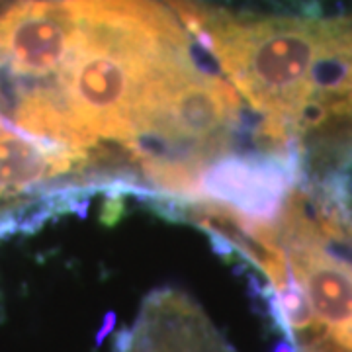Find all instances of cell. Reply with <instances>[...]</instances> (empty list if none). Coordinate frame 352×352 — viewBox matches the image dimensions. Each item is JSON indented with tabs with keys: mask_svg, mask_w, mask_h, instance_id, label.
<instances>
[{
	"mask_svg": "<svg viewBox=\"0 0 352 352\" xmlns=\"http://www.w3.org/2000/svg\"><path fill=\"white\" fill-rule=\"evenodd\" d=\"M76 32L53 92L92 151L138 131L157 85L192 63V39L155 0H71Z\"/></svg>",
	"mask_w": 352,
	"mask_h": 352,
	"instance_id": "cell-1",
	"label": "cell"
},
{
	"mask_svg": "<svg viewBox=\"0 0 352 352\" xmlns=\"http://www.w3.org/2000/svg\"><path fill=\"white\" fill-rule=\"evenodd\" d=\"M289 270L302 286L323 339L339 352H352V263L333 254L319 239L303 194L289 196L280 217Z\"/></svg>",
	"mask_w": 352,
	"mask_h": 352,
	"instance_id": "cell-3",
	"label": "cell"
},
{
	"mask_svg": "<svg viewBox=\"0 0 352 352\" xmlns=\"http://www.w3.org/2000/svg\"><path fill=\"white\" fill-rule=\"evenodd\" d=\"M292 163L284 157L223 153L204 168L198 184V200L249 223L270 226L292 184Z\"/></svg>",
	"mask_w": 352,
	"mask_h": 352,
	"instance_id": "cell-4",
	"label": "cell"
},
{
	"mask_svg": "<svg viewBox=\"0 0 352 352\" xmlns=\"http://www.w3.org/2000/svg\"><path fill=\"white\" fill-rule=\"evenodd\" d=\"M333 118H349L352 120V59L349 63V71H346V78L340 85L339 92L329 98L323 104H305L302 110V122L305 129H317L325 122L333 120Z\"/></svg>",
	"mask_w": 352,
	"mask_h": 352,
	"instance_id": "cell-7",
	"label": "cell"
},
{
	"mask_svg": "<svg viewBox=\"0 0 352 352\" xmlns=\"http://www.w3.org/2000/svg\"><path fill=\"white\" fill-rule=\"evenodd\" d=\"M188 36L263 118L294 126L311 100V73L339 41L344 22L243 18L170 0Z\"/></svg>",
	"mask_w": 352,
	"mask_h": 352,
	"instance_id": "cell-2",
	"label": "cell"
},
{
	"mask_svg": "<svg viewBox=\"0 0 352 352\" xmlns=\"http://www.w3.org/2000/svg\"><path fill=\"white\" fill-rule=\"evenodd\" d=\"M120 352H231L200 309L178 292L147 300Z\"/></svg>",
	"mask_w": 352,
	"mask_h": 352,
	"instance_id": "cell-5",
	"label": "cell"
},
{
	"mask_svg": "<svg viewBox=\"0 0 352 352\" xmlns=\"http://www.w3.org/2000/svg\"><path fill=\"white\" fill-rule=\"evenodd\" d=\"M88 163V151L32 138L0 116V208Z\"/></svg>",
	"mask_w": 352,
	"mask_h": 352,
	"instance_id": "cell-6",
	"label": "cell"
}]
</instances>
